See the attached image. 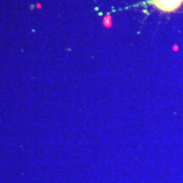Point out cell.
<instances>
[{
  "mask_svg": "<svg viewBox=\"0 0 183 183\" xmlns=\"http://www.w3.org/2000/svg\"><path fill=\"white\" fill-rule=\"evenodd\" d=\"M150 3L163 12H173L182 5L183 0H150Z\"/></svg>",
  "mask_w": 183,
  "mask_h": 183,
  "instance_id": "6da1fadb",
  "label": "cell"
}]
</instances>
